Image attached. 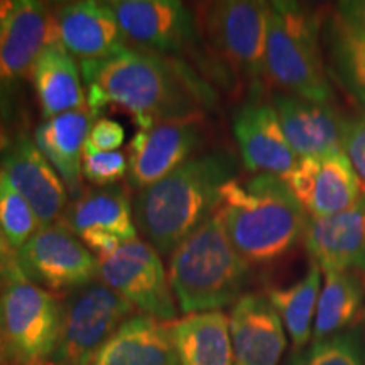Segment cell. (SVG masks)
Segmentation results:
<instances>
[{"instance_id":"cell-1","label":"cell","mask_w":365,"mask_h":365,"mask_svg":"<svg viewBox=\"0 0 365 365\" xmlns=\"http://www.w3.org/2000/svg\"><path fill=\"white\" fill-rule=\"evenodd\" d=\"M86 107L100 115L105 107L134 117L140 130L164 122L203 118L217 102L215 91L185 61L135 48L113 56L81 61Z\"/></svg>"},{"instance_id":"cell-2","label":"cell","mask_w":365,"mask_h":365,"mask_svg":"<svg viewBox=\"0 0 365 365\" xmlns=\"http://www.w3.org/2000/svg\"><path fill=\"white\" fill-rule=\"evenodd\" d=\"M239 161L230 150L196 154L161 181L140 190L134 202V223L158 254L178 245L217 212L222 188L235 180Z\"/></svg>"},{"instance_id":"cell-3","label":"cell","mask_w":365,"mask_h":365,"mask_svg":"<svg viewBox=\"0 0 365 365\" xmlns=\"http://www.w3.org/2000/svg\"><path fill=\"white\" fill-rule=\"evenodd\" d=\"M218 212L232 245L250 266L284 261L303 242L308 222L286 181L264 173L227 182Z\"/></svg>"},{"instance_id":"cell-4","label":"cell","mask_w":365,"mask_h":365,"mask_svg":"<svg viewBox=\"0 0 365 365\" xmlns=\"http://www.w3.org/2000/svg\"><path fill=\"white\" fill-rule=\"evenodd\" d=\"M250 279V264L232 245L218 210L171 254L170 284L185 314L235 304Z\"/></svg>"},{"instance_id":"cell-5","label":"cell","mask_w":365,"mask_h":365,"mask_svg":"<svg viewBox=\"0 0 365 365\" xmlns=\"http://www.w3.org/2000/svg\"><path fill=\"white\" fill-rule=\"evenodd\" d=\"M323 16L301 2H269L266 80L281 93L330 102L335 91L323 49Z\"/></svg>"},{"instance_id":"cell-6","label":"cell","mask_w":365,"mask_h":365,"mask_svg":"<svg viewBox=\"0 0 365 365\" xmlns=\"http://www.w3.org/2000/svg\"><path fill=\"white\" fill-rule=\"evenodd\" d=\"M200 43L207 49L208 68L220 81L242 80L262 91L266 78L269 2L222 0L196 9Z\"/></svg>"},{"instance_id":"cell-7","label":"cell","mask_w":365,"mask_h":365,"mask_svg":"<svg viewBox=\"0 0 365 365\" xmlns=\"http://www.w3.org/2000/svg\"><path fill=\"white\" fill-rule=\"evenodd\" d=\"M135 308L102 281L70 291L63 299L61 335L53 362L93 365L102 346L115 335Z\"/></svg>"},{"instance_id":"cell-8","label":"cell","mask_w":365,"mask_h":365,"mask_svg":"<svg viewBox=\"0 0 365 365\" xmlns=\"http://www.w3.org/2000/svg\"><path fill=\"white\" fill-rule=\"evenodd\" d=\"M0 319L7 365H33L53 357L63 322V301L27 279L0 289Z\"/></svg>"},{"instance_id":"cell-9","label":"cell","mask_w":365,"mask_h":365,"mask_svg":"<svg viewBox=\"0 0 365 365\" xmlns=\"http://www.w3.org/2000/svg\"><path fill=\"white\" fill-rule=\"evenodd\" d=\"M98 277L143 314L161 322L178 317L175 294L158 250L145 240H129L100 259Z\"/></svg>"},{"instance_id":"cell-10","label":"cell","mask_w":365,"mask_h":365,"mask_svg":"<svg viewBox=\"0 0 365 365\" xmlns=\"http://www.w3.org/2000/svg\"><path fill=\"white\" fill-rule=\"evenodd\" d=\"M17 261L27 281L56 293L97 281L100 271V259L63 222L41 227L17 250Z\"/></svg>"},{"instance_id":"cell-11","label":"cell","mask_w":365,"mask_h":365,"mask_svg":"<svg viewBox=\"0 0 365 365\" xmlns=\"http://www.w3.org/2000/svg\"><path fill=\"white\" fill-rule=\"evenodd\" d=\"M125 41L135 49L175 58L198 43L195 12L178 0H112Z\"/></svg>"},{"instance_id":"cell-12","label":"cell","mask_w":365,"mask_h":365,"mask_svg":"<svg viewBox=\"0 0 365 365\" xmlns=\"http://www.w3.org/2000/svg\"><path fill=\"white\" fill-rule=\"evenodd\" d=\"M51 11L44 2L19 0L9 16L0 34V122L11 118L21 81L51 43Z\"/></svg>"},{"instance_id":"cell-13","label":"cell","mask_w":365,"mask_h":365,"mask_svg":"<svg viewBox=\"0 0 365 365\" xmlns=\"http://www.w3.org/2000/svg\"><path fill=\"white\" fill-rule=\"evenodd\" d=\"M0 173L27 200L41 227L61 222L68 208V191L27 132L0 137Z\"/></svg>"},{"instance_id":"cell-14","label":"cell","mask_w":365,"mask_h":365,"mask_svg":"<svg viewBox=\"0 0 365 365\" xmlns=\"http://www.w3.org/2000/svg\"><path fill=\"white\" fill-rule=\"evenodd\" d=\"M203 144L202 118L164 122L153 129L139 130L127 148V182L139 191L148 188L195 158Z\"/></svg>"},{"instance_id":"cell-15","label":"cell","mask_w":365,"mask_h":365,"mask_svg":"<svg viewBox=\"0 0 365 365\" xmlns=\"http://www.w3.org/2000/svg\"><path fill=\"white\" fill-rule=\"evenodd\" d=\"M234 135L245 170L284 178L294 170L298 156L287 143L272 100L254 91L234 113Z\"/></svg>"},{"instance_id":"cell-16","label":"cell","mask_w":365,"mask_h":365,"mask_svg":"<svg viewBox=\"0 0 365 365\" xmlns=\"http://www.w3.org/2000/svg\"><path fill=\"white\" fill-rule=\"evenodd\" d=\"M282 180L309 217H331L345 212L365 193V185L345 150L325 158L299 159Z\"/></svg>"},{"instance_id":"cell-17","label":"cell","mask_w":365,"mask_h":365,"mask_svg":"<svg viewBox=\"0 0 365 365\" xmlns=\"http://www.w3.org/2000/svg\"><path fill=\"white\" fill-rule=\"evenodd\" d=\"M51 41L81 61L107 59L127 48L115 14L107 2H68L51 11Z\"/></svg>"},{"instance_id":"cell-18","label":"cell","mask_w":365,"mask_h":365,"mask_svg":"<svg viewBox=\"0 0 365 365\" xmlns=\"http://www.w3.org/2000/svg\"><path fill=\"white\" fill-rule=\"evenodd\" d=\"M303 244L322 272L365 276V193L354 207L336 215H308Z\"/></svg>"},{"instance_id":"cell-19","label":"cell","mask_w":365,"mask_h":365,"mask_svg":"<svg viewBox=\"0 0 365 365\" xmlns=\"http://www.w3.org/2000/svg\"><path fill=\"white\" fill-rule=\"evenodd\" d=\"M272 103L282 130L298 159L325 158L344 150L345 117L330 102L276 93Z\"/></svg>"},{"instance_id":"cell-20","label":"cell","mask_w":365,"mask_h":365,"mask_svg":"<svg viewBox=\"0 0 365 365\" xmlns=\"http://www.w3.org/2000/svg\"><path fill=\"white\" fill-rule=\"evenodd\" d=\"M234 365H279L286 350L282 319L266 294L247 293L232 308Z\"/></svg>"},{"instance_id":"cell-21","label":"cell","mask_w":365,"mask_h":365,"mask_svg":"<svg viewBox=\"0 0 365 365\" xmlns=\"http://www.w3.org/2000/svg\"><path fill=\"white\" fill-rule=\"evenodd\" d=\"M95 118L97 115L86 107L49 118L34 129L36 145L61 178L73 202L86 191L81 175V156Z\"/></svg>"},{"instance_id":"cell-22","label":"cell","mask_w":365,"mask_h":365,"mask_svg":"<svg viewBox=\"0 0 365 365\" xmlns=\"http://www.w3.org/2000/svg\"><path fill=\"white\" fill-rule=\"evenodd\" d=\"M93 365H181L171 325L134 314L102 346Z\"/></svg>"},{"instance_id":"cell-23","label":"cell","mask_w":365,"mask_h":365,"mask_svg":"<svg viewBox=\"0 0 365 365\" xmlns=\"http://www.w3.org/2000/svg\"><path fill=\"white\" fill-rule=\"evenodd\" d=\"M29 78L44 120L86 108L85 86L78 66L61 44L54 41L46 44L36 59Z\"/></svg>"},{"instance_id":"cell-24","label":"cell","mask_w":365,"mask_h":365,"mask_svg":"<svg viewBox=\"0 0 365 365\" xmlns=\"http://www.w3.org/2000/svg\"><path fill=\"white\" fill-rule=\"evenodd\" d=\"M322 36L328 75L365 110V33L333 9Z\"/></svg>"},{"instance_id":"cell-25","label":"cell","mask_w":365,"mask_h":365,"mask_svg":"<svg viewBox=\"0 0 365 365\" xmlns=\"http://www.w3.org/2000/svg\"><path fill=\"white\" fill-rule=\"evenodd\" d=\"M132 212L129 188L113 185L85 191L66 208L61 222L78 237L88 230H103L129 242L137 239Z\"/></svg>"},{"instance_id":"cell-26","label":"cell","mask_w":365,"mask_h":365,"mask_svg":"<svg viewBox=\"0 0 365 365\" xmlns=\"http://www.w3.org/2000/svg\"><path fill=\"white\" fill-rule=\"evenodd\" d=\"M181 365H234L230 323L222 312L186 314L171 325Z\"/></svg>"},{"instance_id":"cell-27","label":"cell","mask_w":365,"mask_h":365,"mask_svg":"<svg viewBox=\"0 0 365 365\" xmlns=\"http://www.w3.org/2000/svg\"><path fill=\"white\" fill-rule=\"evenodd\" d=\"M323 276L325 282L319 291L313 340L354 328L365 309V281L360 274L327 271Z\"/></svg>"},{"instance_id":"cell-28","label":"cell","mask_w":365,"mask_h":365,"mask_svg":"<svg viewBox=\"0 0 365 365\" xmlns=\"http://www.w3.org/2000/svg\"><path fill=\"white\" fill-rule=\"evenodd\" d=\"M319 284L322 269L312 262L308 272L298 282L287 287H271L266 294L289 333L294 350L304 349L313 339L314 317L322 291Z\"/></svg>"},{"instance_id":"cell-29","label":"cell","mask_w":365,"mask_h":365,"mask_svg":"<svg viewBox=\"0 0 365 365\" xmlns=\"http://www.w3.org/2000/svg\"><path fill=\"white\" fill-rule=\"evenodd\" d=\"M286 365H365V336L359 327L313 340L291 352Z\"/></svg>"},{"instance_id":"cell-30","label":"cell","mask_w":365,"mask_h":365,"mask_svg":"<svg viewBox=\"0 0 365 365\" xmlns=\"http://www.w3.org/2000/svg\"><path fill=\"white\" fill-rule=\"evenodd\" d=\"M41 228L39 218L27 200L14 188L9 178L0 173V230L9 244L19 250Z\"/></svg>"},{"instance_id":"cell-31","label":"cell","mask_w":365,"mask_h":365,"mask_svg":"<svg viewBox=\"0 0 365 365\" xmlns=\"http://www.w3.org/2000/svg\"><path fill=\"white\" fill-rule=\"evenodd\" d=\"M127 170H129L127 154L120 150L102 153L85 144L83 156H81V175L85 180L105 188V186L118 185V181L127 176Z\"/></svg>"},{"instance_id":"cell-32","label":"cell","mask_w":365,"mask_h":365,"mask_svg":"<svg viewBox=\"0 0 365 365\" xmlns=\"http://www.w3.org/2000/svg\"><path fill=\"white\" fill-rule=\"evenodd\" d=\"M344 150L360 181L365 185V110L345 118Z\"/></svg>"},{"instance_id":"cell-33","label":"cell","mask_w":365,"mask_h":365,"mask_svg":"<svg viewBox=\"0 0 365 365\" xmlns=\"http://www.w3.org/2000/svg\"><path fill=\"white\" fill-rule=\"evenodd\" d=\"M124 127L118 124L117 120L103 117L95 120L90 130L88 140H86V145H90L95 150H102V153H113V150H117L124 144Z\"/></svg>"},{"instance_id":"cell-34","label":"cell","mask_w":365,"mask_h":365,"mask_svg":"<svg viewBox=\"0 0 365 365\" xmlns=\"http://www.w3.org/2000/svg\"><path fill=\"white\" fill-rule=\"evenodd\" d=\"M19 279H26V277L17 261V250L9 244L7 237L0 230V289Z\"/></svg>"},{"instance_id":"cell-35","label":"cell","mask_w":365,"mask_h":365,"mask_svg":"<svg viewBox=\"0 0 365 365\" xmlns=\"http://www.w3.org/2000/svg\"><path fill=\"white\" fill-rule=\"evenodd\" d=\"M335 12L365 33V0H344L336 4Z\"/></svg>"},{"instance_id":"cell-36","label":"cell","mask_w":365,"mask_h":365,"mask_svg":"<svg viewBox=\"0 0 365 365\" xmlns=\"http://www.w3.org/2000/svg\"><path fill=\"white\" fill-rule=\"evenodd\" d=\"M16 4L17 2H14V0H0V34H2L4 27H6V24H7L9 16L12 14Z\"/></svg>"},{"instance_id":"cell-37","label":"cell","mask_w":365,"mask_h":365,"mask_svg":"<svg viewBox=\"0 0 365 365\" xmlns=\"http://www.w3.org/2000/svg\"><path fill=\"white\" fill-rule=\"evenodd\" d=\"M0 365H7V349H6V336H4L2 319H0Z\"/></svg>"},{"instance_id":"cell-38","label":"cell","mask_w":365,"mask_h":365,"mask_svg":"<svg viewBox=\"0 0 365 365\" xmlns=\"http://www.w3.org/2000/svg\"><path fill=\"white\" fill-rule=\"evenodd\" d=\"M33 365H56L53 362V359H48V360H41V362H36Z\"/></svg>"},{"instance_id":"cell-39","label":"cell","mask_w":365,"mask_h":365,"mask_svg":"<svg viewBox=\"0 0 365 365\" xmlns=\"http://www.w3.org/2000/svg\"><path fill=\"white\" fill-rule=\"evenodd\" d=\"M364 318H365V309H364Z\"/></svg>"}]
</instances>
